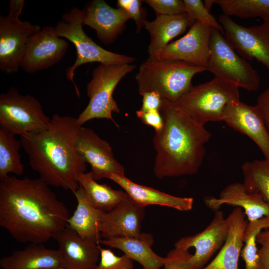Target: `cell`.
I'll return each instance as SVG.
<instances>
[{
    "label": "cell",
    "instance_id": "9c48e42d",
    "mask_svg": "<svg viewBox=\"0 0 269 269\" xmlns=\"http://www.w3.org/2000/svg\"><path fill=\"white\" fill-rule=\"evenodd\" d=\"M50 121L34 97L14 87L0 95V128L20 136L47 129Z\"/></svg>",
    "mask_w": 269,
    "mask_h": 269
},
{
    "label": "cell",
    "instance_id": "4316f807",
    "mask_svg": "<svg viewBox=\"0 0 269 269\" xmlns=\"http://www.w3.org/2000/svg\"><path fill=\"white\" fill-rule=\"evenodd\" d=\"M77 180L90 203L105 212L111 210L129 198L125 191L114 189L107 184L98 183L91 172L80 174Z\"/></svg>",
    "mask_w": 269,
    "mask_h": 269
},
{
    "label": "cell",
    "instance_id": "4fadbf2b",
    "mask_svg": "<svg viewBox=\"0 0 269 269\" xmlns=\"http://www.w3.org/2000/svg\"><path fill=\"white\" fill-rule=\"evenodd\" d=\"M229 227V219L223 211H215L213 219L202 231L178 240L174 248L188 251L194 248L195 251L190 261L193 269H202L213 255L221 248L227 238Z\"/></svg>",
    "mask_w": 269,
    "mask_h": 269
},
{
    "label": "cell",
    "instance_id": "83f0119b",
    "mask_svg": "<svg viewBox=\"0 0 269 269\" xmlns=\"http://www.w3.org/2000/svg\"><path fill=\"white\" fill-rule=\"evenodd\" d=\"M22 147L20 140L15 135L0 128V180L11 173L20 176L24 172L19 151Z\"/></svg>",
    "mask_w": 269,
    "mask_h": 269
},
{
    "label": "cell",
    "instance_id": "7c38bea8",
    "mask_svg": "<svg viewBox=\"0 0 269 269\" xmlns=\"http://www.w3.org/2000/svg\"><path fill=\"white\" fill-rule=\"evenodd\" d=\"M68 47L54 26H44L29 38L20 68L30 74L48 69L63 58Z\"/></svg>",
    "mask_w": 269,
    "mask_h": 269
},
{
    "label": "cell",
    "instance_id": "ab89813d",
    "mask_svg": "<svg viewBox=\"0 0 269 269\" xmlns=\"http://www.w3.org/2000/svg\"><path fill=\"white\" fill-rule=\"evenodd\" d=\"M269 131V87L258 97L257 105Z\"/></svg>",
    "mask_w": 269,
    "mask_h": 269
},
{
    "label": "cell",
    "instance_id": "30bf717a",
    "mask_svg": "<svg viewBox=\"0 0 269 269\" xmlns=\"http://www.w3.org/2000/svg\"><path fill=\"white\" fill-rule=\"evenodd\" d=\"M218 20L224 36L239 55L246 60L256 59L269 69V21L245 27L224 14Z\"/></svg>",
    "mask_w": 269,
    "mask_h": 269
},
{
    "label": "cell",
    "instance_id": "e0dca14e",
    "mask_svg": "<svg viewBox=\"0 0 269 269\" xmlns=\"http://www.w3.org/2000/svg\"><path fill=\"white\" fill-rule=\"evenodd\" d=\"M83 10V25L90 26L104 44L113 43L122 32L129 14L120 8H115L104 0L88 2Z\"/></svg>",
    "mask_w": 269,
    "mask_h": 269
},
{
    "label": "cell",
    "instance_id": "7402d4cb",
    "mask_svg": "<svg viewBox=\"0 0 269 269\" xmlns=\"http://www.w3.org/2000/svg\"><path fill=\"white\" fill-rule=\"evenodd\" d=\"M227 217L229 227L226 240L217 255L202 269H239L248 222L244 212L240 207H235Z\"/></svg>",
    "mask_w": 269,
    "mask_h": 269
},
{
    "label": "cell",
    "instance_id": "8992f818",
    "mask_svg": "<svg viewBox=\"0 0 269 269\" xmlns=\"http://www.w3.org/2000/svg\"><path fill=\"white\" fill-rule=\"evenodd\" d=\"M135 67L132 64H100L93 70L92 78L86 86L89 101L77 118L80 126L92 119H103L112 121L119 127L112 113H119L121 110L113 93L120 81Z\"/></svg>",
    "mask_w": 269,
    "mask_h": 269
},
{
    "label": "cell",
    "instance_id": "f1b7e54d",
    "mask_svg": "<svg viewBox=\"0 0 269 269\" xmlns=\"http://www.w3.org/2000/svg\"><path fill=\"white\" fill-rule=\"evenodd\" d=\"M241 169L246 191L259 194L269 202V160L248 161L242 165Z\"/></svg>",
    "mask_w": 269,
    "mask_h": 269
},
{
    "label": "cell",
    "instance_id": "603a6c76",
    "mask_svg": "<svg viewBox=\"0 0 269 269\" xmlns=\"http://www.w3.org/2000/svg\"><path fill=\"white\" fill-rule=\"evenodd\" d=\"M64 267L58 250L46 248L42 244H29L24 249L14 251L1 258V269H51Z\"/></svg>",
    "mask_w": 269,
    "mask_h": 269
},
{
    "label": "cell",
    "instance_id": "4dcf8cb0",
    "mask_svg": "<svg viewBox=\"0 0 269 269\" xmlns=\"http://www.w3.org/2000/svg\"><path fill=\"white\" fill-rule=\"evenodd\" d=\"M266 229H269V217H263L248 223L243 237L244 245L241 254L245 262V269H259L257 237Z\"/></svg>",
    "mask_w": 269,
    "mask_h": 269
},
{
    "label": "cell",
    "instance_id": "277c9868",
    "mask_svg": "<svg viewBox=\"0 0 269 269\" xmlns=\"http://www.w3.org/2000/svg\"><path fill=\"white\" fill-rule=\"evenodd\" d=\"M205 71L204 67L183 61L148 58L139 66L135 80L140 95L155 92L163 99L177 102L193 86V77Z\"/></svg>",
    "mask_w": 269,
    "mask_h": 269
},
{
    "label": "cell",
    "instance_id": "d6a6232c",
    "mask_svg": "<svg viewBox=\"0 0 269 269\" xmlns=\"http://www.w3.org/2000/svg\"><path fill=\"white\" fill-rule=\"evenodd\" d=\"M95 269H134V261L125 254L118 256L109 249L101 248L100 261Z\"/></svg>",
    "mask_w": 269,
    "mask_h": 269
},
{
    "label": "cell",
    "instance_id": "6da1fadb",
    "mask_svg": "<svg viewBox=\"0 0 269 269\" xmlns=\"http://www.w3.org/2000/svg\"><path fill=\"white\" fill-rule=\"evenodd\" d=\"M68 209L40 178L7 176L0 182V226L16 241L43 244L65 227Z\"/></svg>",
    "mask_w": 269,
    "mask_h": 269
},
{
    "label": "cell",
    "instance_id": "5b68a950",
    "mask_svg": "<svg viewBox=\"0 0 269 269\" xmlns=\"http://www.w3.org/2000/svg\"><path fill=\"white\" fill-rule=\"evenodd\" d=\"M83 17V10L73 7L62 15L61 20L54 26L57 34L69 40L76 48V60L66 69V77L72 82L78 98L80 93L74 78L76 69L81 65L92 62L106 64H131L135 61L134 57L108 51L96 44L84 31Z\"/></svg>",
    "mask_w": 269,
    "mask_h": 269
},
{
    "label": "cell",
    "instance_id": "ffe728a7",
    "mask_svg": "<svg viewBox=\"0 0 269 269\" xmlns=\"http://www.w3.org/2000/svg\"><path fill=\"white\" fill-rule=\"evenodd\" d=\"M206 206L214 211L226 204L243 209L249 222L269 217V202L258 193L246 191L243 183H231L221 192L219 198L208 197L204 199Z\"/></svg>",
    "mask_w": 269,
    "mask_h": 269
},
{
    "label": "cell",
    "instance_id": "1f68e13d",
    "mask_svg": "<svg viewBox=\"0 0 269 269\" xmlns=\"http://www.w3.org/2000/svg\"><path fill=\"white\" fill-rule=\"evenodd\" d=\"M185 13L191 26L196 21L211 28L216 29L224 34L223 28L218 21L201 0H183Z\"/></svg>",
    "mask_w": 269,
    "mask_h": 269
},
{
    "label": "cell",
    "instance_id": "f35d334b",
    "mask_svg": "<svg viewBox=\"0 0 269 269\" xmlns=\"http://www.w3.org/2000/svg\"><path fill=\"white\" fill-rule=\"evenodd\" d=\"M142 96V104L140 110L142 111H159L162 107L163 99L155 92L144 93Z\"/></svg>",
    "mask_w": 269,
    "mask_h": 269
},
{
    "label": "cell",
    "instance_id": "2e32d148",
    "mask_svg": "<svg viewBox=\"0 0 269 269\" xmlns=\"http://www.w3.org/2000/svg\"><path fill=\"white\" fill-rule=\"evenodd\" d=\"M223 121L247 135L269 160V131L257 105L250 106L240 100L232 101L225 109Z\"/></svg>",
    "mask_w": 269,
    "mask_h": 269
},
{
    "label": "cell",
    "instance_id": "44dd1931",
    "mask_svg": "<svg viewBox=\"0 0 269 269\" xmlns=\"http://www.w3.org/2000/svg\"><path fill=\"white\" fill-rule=\"evenodd\" d=\"M121 186L130 199L136 205L144 207L157 205L172 208L180 211H188L193 208L192 197L175 196L154 188L135 183L125 176V173H113L108 177Z\"/></svg>",
    "mask_w": 269,
    "mask_h": 269
},
{
    "label": "cell",
    "instance_id": "484cf974",
    "mask_svg": "<svg viewBox=\"0 0 269 269\" xmlns=\"http://www.w3.org/2000/svg\"><path fill=\"white\" fill-rule=\"evenodd\" d=\"M74 194L77 205L66 226L82 238L99 244L101 239L99 228L105 212L90 203L80 186Z\"/></svg>",
    "mask_w": 269,
    "mask_h": 269
},
{
    "label": "cell",
    "instance_id": "7a4b0ae2",
    "mask_svg": "<svg viewBox=\"0 0 269 269\" xmlns=\"http://www.w3.org/2000/svg\"><path fill=\"white\" fill-rule=\"evenodd\" d=\"M81 127L75 117L54 114L47 129L20 136L29 165L39 178L73 193L80 187L79 175L86 170V162L75 148Z\"/></svg>",
    "mask_w": 269,
    "mask_h": 269
},
{
    "label": "cell",
    "instance_id": "74e56055",
    "mask_svg": "<svg viewBox=\"0 0 269 269\" xmlns=\"http://www.w3.org/2000/svg\"><path fill=\"white\" fill-rule=\"evenodd\" d=\"M137 117L145 125L152 127L155 132L159 131L163 126V119L159 111H136Z\"/></svg>",
    "mask_w": 269,
    "mask_h": 269
},
{
    "label": "cell",
    "instance_id": "60d3db41",
    "mask_svg": "<svg viewBox=\"0 0 269 269\" xmlns=\"http://www.w3.org/2000/svg\"><path fill=\"white\" fill-rule=\"evenodd\" d=\"M24 0H11L9 2V10L7 16L13 19H19L24 6Z\"/></svg>",
    "mask_w": 269,
    "mask_h": 269
},
{
    "label": "cell",
    "instance_id": "ba28073f",
    "mask_svg": "<svg viewBox=\"0 0 269 269\" xmlns=\"http://www.w3.org/2000/svg\"><path fill=\"white\" fill-rule=\"evenodd\" d=\"M214 77L233 83L250 92L258 91V72L239 55L220 31L212 28L210 55L206 67Z\"/></svg>",
    "mask_w": 269,
    "mask_h": 269
},
{
    "label": "cell",
    "instance_id": "ac0fdd59",
    "mask_svg": "<svg viewBox=\"0 0 269 269\" xmlns=\"http://www.w3.org/2000/svg\"><path fill=\"white\" fill-rule=\"evenodd\" d=\"M58 245L64 267L69 269H95L100 260L99 244L82 238L67 226L53 236Z\"/></svg>",
    "mask_w": 269,
    "mask_h": 269
},
{
    "label": "cell",
    "instance_id": "cb8c5ba5",
    "mask_svg": "<svg viewBox=\"0 0 269 269\" xmlns=\"http://www.w3.org/2000/svg\"><path fill=\"white\" fill-rule=\"evenodd\" d=\"M153 236L141 233L135 237H118L101 239L99 244L120 250L133 261L139 263L143 269H160L166 261L152 250Z\"/></svg>",
    "mask_w": 269,
    "mask_h": 269
},
{
    "label": "cell",
    "instance_id": "8fae6325",
    "mask_svg": "<svg viewBox=\"0 0 269 269\" xmlns=\"http://www.w3.org/2000/svg\"><path fill=\"white\" fill-rule=\"evenodd\" d=\"M41 29L28 21L0 15V71L16 73L20 67L29 38Z\"/></svg>",
    "mask_w": 269,
    "mask_h": 269
},
{
    "label": "cell",
    "instance_id": "d590c367",
    "mask_svg": "<svg viewBox=\"0 0 269 269\" xmlns=\"http://www.w3.org/2000/svg\"><path fill=\"white\" fill-rule=\"evenodd\" d=\"M192 255L188 250L174 248L167 254L163 269H193L190 261Z\"/></svg>",
    "mask_w": 269,
    "mask_h": 269
},
{
    "label": "cell",
    "instance_id": "d6986e66",
    "mask_svg": "<svg viewBox=\"0 0 269 269\" xmlns=\"http://www.w3.org/2000/svg\"><path fill=\"white\" fill-rule=\"evenodd\" d=\"M145 209L129 198L105 212L100 226L101 238L135 237L141 233Z\"/></svg>",
    "mask_w": 269,
    "mask_h": 269
},
{
    "label": "cell",
    "instance_id": "5bb4252c",
    "mask_svg": "<svg viewBox=\"0 0 269 269\" xmlns=\"http://www.w3.org/2000/svg\"><path fill=\"white\" fill-rule=\"evenodd\" d=\"M75 148L90 165L95 180L108 179L113 173H125L124 167L116 159L110 143L92 129L81 127Z\"/></svg>",
    "mask_w": 269,
    "mask_h": 269
},
{
    "label": "cell",
    "instance_id": "e575fe53",
    "mask_svg": "<svg viewBox=\"0 0 269 269\" xmlns=\"http://www.w3.org/2000/svg\"><path fill=\"white\" fill-rule=\"evenodd\" d=\"M155 11L156 15H173L185 13V5L182 0H143Z\"/></svg>",
    "mask_w": 269,
    "mask_h": 269
},
{
    "label": "cell",
    "instance_id": "f546056e",
    "mask_svg": "<svg viewBox=\"0 0 269 269\" xmlns=\"http://www.w3.org/2000/svg\"><path fill=\"white\" fill-rule=\"evenodd\" d=\"M224 14L240 18L260 17L269 21V0H211Z\"/></svg>",
    "mask_w": 269,
    "mask_h": 269
},
{
    "label": "cell",
    "instance_id": "8d00e7d4",
    "mask_svg": "<svg viewBox=\"0 0 269 269\" xmlns=\"http://www.w3.org/2000/svg\"><path fill=\"white\" fill-rule=\"evenodd\" d=\"M257 242L261 246L258 252L259 269H269V229L264 230L258 235Z\"/></svg>",
    "mask_w": 269,
    "mask_h": 269
},
{
    "label": "cell",
    "instance_id": "d4e9b609",
    "mask_svg": "<svg viewBox=\"0 0 269 269\" xmlns=\"http://www.w3.org/2000/svg\"><path fill=\"white\" fill-rule=\"evenodd\" d=\"M191 27L186 13L173 15H156L152 21L146 20L144 27L150 37L148 47V59H157L171 40Z\"/></svg>",
    "mask_w": 269,
    "mask_h": 269
},
{
    "label": "cell",
    "instance_id": "9a60e30c",
    "mask_svg": "<svg viewBox=\"0 0 269 269\" xmlns=\"http://www.w3.org/2000/svg\"><path fill=\"white\" fill-rule=\"evenodd\" d=\"M212 28L196 21L180 38L169 43L157 59L183 61L206 67Z\"/></svg>",
    "mask_w": 269,
    "mask_h": 269
},
{
    "label": "cell",
    "instance_id": "52a82bcc",
    "mask_svg": "<svg viewBox=\"0 0 269 269\" xmlns=\"http://www.w3.org/2000/svg\"><path fill=\"white\" fill-rule=\"evenodd\" d=\"M239 87L214 77L193 86L176 102L191 118L204 125L210 122L223 121L226 107L240 100Z\"/></svg>",
    "mask_w": 269,
    "mask_h": 269
},
{
    "label": "cell",
    "instance_id": "3957f363",
    "mask_svg": "<svg viewBox=\"0 0 269 269\" xmlns=\"http://www.w3.org/2000/svg\"><path fill=\"white\" fill-rule=\"evenodd\" d=\"M160 113L163 126L155 132L152 141L155 176L163 179L196 174L203 163L211 133L176 102L163 99Z\"/></svg>",
    "mask_w": 269,
    "mask_h": 269
},
{
    "label": "cell",
    "instance_id": "836d02e7",
    "mask_svg": "<svg viewBox=\"0 0 269 269\" xmlns=\"http://www.w3.org/2000/svg\"><path fill=\"white\" fill-rule=\"evenodd\" d=\"M142 0H118L117 6L126 11L133 19L136 25V33H138L144 27L146 20V11L142 6Z\"/></svg>",
    "mask_w": 269,
    "mask_h": 269
},
{
    "label": "cell",
    "instance_id": "b9f144b4",
    "mask_svg": "<svg viewBox=\"0 0 269 269\" xmlns=\"http://www.w3.org/2000/svg\"><path fill=\"white\" fill-rule=\"evenodd\" d=\"M51 269H68L67 268H66V267H60Z\"/></svg>",
    "mask_w": 269,
    "mask_h": 269
}]
</instances>
